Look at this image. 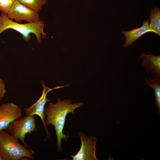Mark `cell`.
<instances>
[{
    "instance_id": "8",
    "label": "cell",
    "mask_w": 160,
    "mask_h": 160,
    "mask_svg": "<svg viewBox=\"0 0 160 160\" xmlns=\"http://www.w3.org/2000/svg\"><path fill=\"white\" fill-rule=\"evenodd\" d=\"M20 108L13 103H3L0 106V131L7 129L9 124L22 115Z\"/></svg>"
},
{
    "instance_id": "15",
    "label": "cell",
    "mask_w": 160,
    "mask_h": 160,
    "mask_svg": "<svg viewBox=\"0 0 160 160\" xmlns=\"http://www.w3.org/2000/svg\"><path fill=\"white\" fill-rule=\"evenodd\" d=\"M6 91L5 84L3 81L0 78V101L4 97Z\"/></svg>"
},
{
    "instance_id": "14",
    "label": "cell",
    "mask_w": 160,
    "mask_h": 160,
    "mask_svg": "<svg viewBox=\"0 0 160 160\" xmlns=\"http://www.w3.org/2000/svg\"><path fill=\"white\" fill-rule=\"evenodd\" d=\"M14 2L12 0H0V11L7 14Z\"/></svg>"
},
{
    "instance_id": "17",
    "label": "cell",
    "mask_w": 160,
    "mask_h": 160,
    "mask_svg": "<svg viewBox=\"0 0 160 160\" xmlns=\"http://www.w3.org/2000/svg\"><path fill=\"white\" fill-rule=\"evenodd\" d=\"M13 1H15L16 0H12Z\"/></svg>"
},
{
    "instance_id": "9",
    "label": "cell",
    "mask_w": 160,
    "mask_h": 160,
    "mask_svg": "<svg viewBox=\"0 0 160 160\" xmlns=\"http://www.w3.org/2000/svg\"><path fill=\"white\" fill-rule=\"evenodd\" d=\"M146 54L143 52L140 57L143 59L140 66L144 68L148 73H152L153 79H160V55H153L152 53L148 52Z\"/></svg>"
},
{
    "instance_id": "1",
    "label": "cell",
    "mask_w": 160,
    "mask_h": 160,
    "mask_svg": "<svg viewBox=\"0 0 160 160\" xmlns=\"http://www.w3.org/2000/svg\"><path fill=\"white\" fill-rule=\"evenodd\" d=\"M57 100L56 104L49 103L46 107L44 114L47 116L45 123L47 126L50 124L54 127L57 140L56 151L61 152L62 139L66 141L70 136L69 134H63V132L67 115L71 113L74 116L75 109L83 105L84 103L79 102L72 104V101L70 99L61 101L59 98Z\"/></svg>"
},
{
    "instance_id": "12",
    "label": "cell",
    "mask_w": 160,
    "mask_h": 160,
    "mask_svg": "<svg viewBox=\"0 0 160 160\" xmlns=\"http://www.w3.org/2000/svg\"><path fill=\"white\" fill-rule=\"evenodd\" d=\"M150 23L149 28L151 32L160 36V9L154 7L150 13Z\"/></svg>"
},
{
    "instance_id": "13",
    "label": "cell",
    "mask_w": 160,
    "mask_h": 160,
    "mask_svg": "<svg viewBox=\"0 0 160 160\" xmlns=\"http://www.w3.org/2000/svg\"><path fill=\"white\" fill-rule=\"evenodd\" d=\"M47 0H18L22 4L38 13Z\"/></svg>"
},
{
    "instance_id": "4",
    "label": "cell",
    "mask_w": 160,
    "mask_h": 160,
    "mask_svg": "<svg viewBox=\"0 0 160 160\" xmlns=\"http://www.w3.org/2000/svg\"><path fill=\"white\" fill-rule=\"evenodd\" d=\"M35 116H27L16 119L8 126V132L16 139H19L24 145L30 149L25 141L26 135L37 131Z\"/></svg>"
},
{
    "instance_id": "2",
    "label": "cell",
    "mask_w": 160,
    "mask_h": 160,
    "mask_svg": "<svg viewBox=\"0 0 160 160\" xmlns=\"http://www.w3.org/2000/svg\"><path fill=\"white\" fill-rule=\"evenodd\" d=\"M44 24V22L41 20L25 24L18 23L9 19L7 13L1 12L0 15V35L4 31L11 29L21 33L23 39L25 41L30 39V34L32 33L35 35L38 42L40 43L41 38H47V33L43 31Z\"/></svg>"
},
{
    "instance_id": "6",
    "label": "cell",
    "mask_w": 160,
    "mask_h": 160,
    "mask_svg": "<svg viewBox=\"0 0 160 160\" xmlns=\"http://www.w3.org/2000/svg\"><path fill=\"white\" fill-rule=\"evenodd\" d=\"M41 83L43 86L42 95L37 101L33 105L28 108H25V113L26 115L27 116L37 115L39 116L45 128L47 133V137L51 138V133L47 129L45 120V105L47 101H50L47 98L46 96L49 91L55 89L65 87L66 85L58 86L54 88L50 89L45 86L43 81H41Z\"/></svg>"
},
{
    "instance_id": "10",
    "label": "cell",
    "mask_w": 160,
    "mask_h": 160,
    "mask_svg": "<svg viewBox=\"0 0 160 160\" xmlns=\"http://www.w3.org/2000/svg\"><path fill=\"white\" fill-rule=\"evenodd\" d=\"M149 32H151L149 28V19L143 21V25L140 27L132 29L129 31L122 30V33L124 35L125 40L123 47H129L140 36Z\"/></svg>"
},
{
    "instance_id": "3",
    "label": "cell",
    "mask_w": 160,
    "mask_h": 160,
    "mask_svg": "<svg viewBox=\"0 0 160 160\" xmlns=\"http://www.w3.org/2000/svg\"><path fill=\"white\" fill-rule=\"evenodd\" d=\"M0 152L4 160L35 159V152L20 144L17 139L5 130L0 131Z\"/></svg>"
},
{
    "instance_id": "5",
    "label": "cell",
    "mask_w": 160,
    "mask_h": 160,
    "mask_svg": "<svg viewBox=\"0 0 160 160\" xmlns=\"http://www.w3.org/2000/svg\"><path fill=\"white\" fill-rule=\"evenodd\" d=\"M7 15L9 19L18 22L24 20L31 23L40 20L38 13L22 4L18 0L14 1Z\"/></svg>"
},
{
    "instance_id": "11",
    "label": "cell",
    "mask_w": 160,
    "mask_h": 160,
    "mask_svg": "<svg viewBox=\"0 0 160 160\" xmlns=\"http://www.w3.org/2000/svg\"><path fill=\"white\" fill-rule=\"evenodd\" d=\"M146 82L144 84L147 85L148 87L153 89L154 90V94L155 101L154 105L157 108L158 113H160V79L148 78L145 77Z\"/></svg>"
},
{
    "instance_id": "18",
    "label": "cell",
    "mask_w": 160,
    "mask_h": 160,
    "mask_svg": "<svg viewBox=\"0 0 160 160\" xmlns=\"http://www.w3.org/2000/svg\"></svg>"
},
{
    "instance_id": "16",
    "label": "cell",
    "mask_w": 160,
    "mask_h": 160,
    "mask_svg": "<svg viewBox=\"0 0 160 160\" xmlns=\"http://www.w3.org/2000/svg\"><path fill=\"white\" fill-rule=\"evenodd\" d=\"M0 160H4V158L0 152Z\"/></svg>"
},
{
    "instance_id": "7",
    "label": "cell",
    "mask_w": 160,
    "mask_h": 160,
    "mask_svg": "<svg viewBox=\"0 0 160 160\" xmlns=\"http://www.w3.org/2000/svg\"><path fill=\"white\" fill-rule=\"evenodd\" d=\"M81 142L80 149L74 156L70 155L72 160H97L95 147L97 139L92 136L88 137L84 133H79Z\"/></svg>"
}]
</instances>
